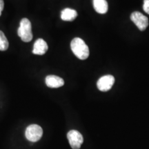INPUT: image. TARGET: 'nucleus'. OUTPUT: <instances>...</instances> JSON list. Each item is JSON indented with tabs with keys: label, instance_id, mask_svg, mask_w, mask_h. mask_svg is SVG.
Returning <instances> with one entry per match:
<instances>
[{
	"label": "nucleus",
	"instance_id": "obj_4",
	"mask_svg": "<svg viewBox=\"0 0 149 149\" xmlns=\"http://www.w3.org/2000/svg\"><path fill=\"white\" fill-rule=\"evenodd\" d=\"M67 138L72 149H79L83 144V136L77 130H70L67 134Z\"/></svg>",
	"mask_w": 149,
	"mask_h": 149
},
{
	"label": "nucleus",
	"instance_id": "obj_12",
	"mask_svg": "<svg viewBox=\"0 0 149 149\" xmlns=\"http://www.w3.org/2000/svg\"><path fill=\"white\" fill-rule=\"evenodd\" d=\"M143 9L147 14L149 15V0H144Z\"/></svg>",
	"mask_w": 149,
	"mask_h": 149
},
{
	"label": "nucleus",
	"instance_id": "obj_2",
	"mask_svg": "<svg viewBox=\"0 0 149 149\" xmlns=\"http://www.w3.org/2000/svg\"><path fill=\"white\" fill-rule=\"evenodd\" d=\"M17 34L24 42H29L32 40V26H31V22L27 18H24L21 20L17 31Z\"/></svg>",
	"mask_w": 149,
	"mask_h": 149
},
{
	"label": "nucleus",
	"instance_id": "obj_10",
	"mask_svg": "<svg viewBox=\"0 0 149 149\" xmlns=\"http://www.w3.org/2000/svg\"><path fill=\"white\" fill-rule=\"evenodd\" d=\"M77 17V11L72 8H64L61 13V18L64 21L71 22Z\"/></svg>",
	"mask_w": 149,
	"mask_h": 149
},
{
	"label": "nucleus",
	"instance_id": "obj_3",
	"mask_svg": "<svg viewBox=\"0 0 149 149\" xmlns=\"http://www.w3.org/2000/svg\"><path fill=\"white\" fill-rule=\"evenodd\" d=\"M43 130L41 126L37 124H31L26 129L25 135L28 140L31 142H36L42 138Z\"/></svg>",
	"mask_w": 149,
	"mask_h": 149
},
{
	"label": "nucleus",
	"instance_id": "obj_11",
	"mask_svg": "<svg viewBox=\"0 0 149 149\" xmlns=\"http://www.w3.org/2000/svg\"><path fill=\"white\" fill-rule=\"evenodd\" d=\"M9 46L8 41L6 37L5 36L4 33L0 31V51H5L8 49Z\"/></svg>",
	"mask_w": 149,
	"mask_h": 149
},
{
	"label": "nucleus",
	"instance_id": "obj_1",
	"mask_svg": "<svg viewBox=\"0 0 149 149\" xmlns=\"http://www.w3.org/2000/svg\"><path fill=\"white\" fill-rule=\"evenodd\" d=\"M70 48L74 55L81 60H84L89 56L88 46L82 39L75 37L70 43Z\"/></svg>",
	"mask_w": 149,
	"mask_h": 149
},
{
	"label": "nucleus",
	"instance_id": "obj_5",
	"mask_svg": "<svg viewBox=\"0 0 149 149\" xmlns=\"http://www.w3.org/2000/svg\"><path fill=\"white\" fill-rule=\"evenodd\" d=\"M130 19L141 31H144V30H146L148 26V19L147 17L137 11L131 14Z\"/></svg>",
	"mask_w": 149,
	"mask_h": 149
},
{
	"label": "nucleus",
	"instance_id": "obj_9",
	"mask_svg": "<svg viewBox=\"0 0 149 149\" xmlns=\"http://www.w3.org/2000/svg\"><path fill=\"white\" fill-rule=\"evenodd\" d=\"M93 7L96 12L100 14L107 13L109 8L107 0H93Z\"/></svg>",
	"mask_w": 149,
	"mask_h": 149
},
{
	"label": "nucleus",
	"instance_id": "obj_6",
	"mask_svg": "<svg viewBox=\"0 0 149 149\" xmlns=\"http://www.w3.org/2000/svg\"><path fill=\"white\" fill-rule=\"evenodd\" d=\"M115 83V78L113 75H104L100 78L97 83V88L100 91L106 92L111 89L112 86Z\"/></svg>",
	"mask_w": 149,
	"mask_h": 149
},
{
	"label": "nucleus",
	"instance_id": "obj_13",
	"mask_svg": "<svg viewBox=\"0 0 149 149\" xmlns=\"http://www.w3.org/2000/svg\"><path fill=\"white\" fill-rule=\"evenodd\" d=\"M3 7H4V2L3 0H0V16L1 15V12L3 10Z\"/></svg>",
	"mask_w": 149,
	"mask_h": 149
},
{
	"label": "nucleus",
	"instance_id": "obj_8",
	"mask_svg": "<svg viewBox=\"0 0 149 149\" xmlns=\"http://www.w3.org/2000/svg\"><path fill=\"white\" fill-rule=\"evenodd\" d=\"M48 44L43 39H38L35 41L33 46V53L35 55H44L48 51Z\"/></svg>",
	"mask_w": 149,
	"mask_h": 149
},
{
	"label": "nucleus",
	"instance_id": "obj_7",
	"mask_svg": "<svg viewBox=\"0 0 149 149\" xmlns=\"http://www.w3.org/2000/svg\"><path fill=\"white\" fill-rule=\"evenodd\" d=\"M46 84L49 88H57L62 86L64 84V81L60 77L51 74L46 77Z\"/></svg>",
	"mask_w": 149,
	"mask_h": 149
}]
</instances>
